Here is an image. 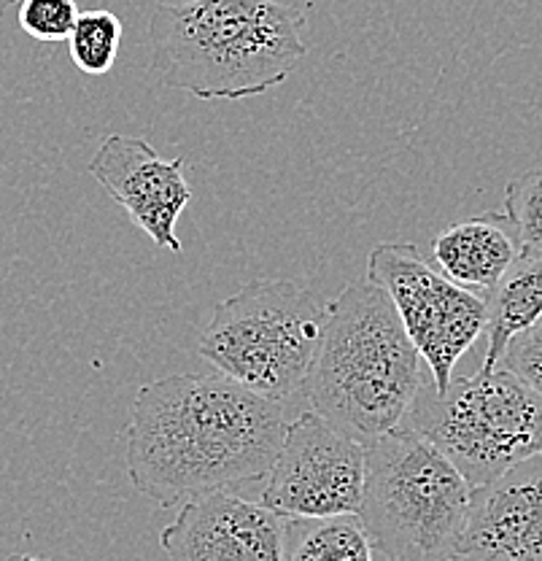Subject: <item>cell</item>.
Returning <instances> with one entry per match:
<instances>
[{"label": "cell", "mask_w": 542, "mask_h": 561, "mask_svg": "<svg viewBox=\"0 0 542 561\" xmlns=\"http://www.w3.org/2000/svg\"><path fill=\"white\" fill-rule=\"evenodd\" d=\"M281 402L221 373H181L143 383L125 426L132 489L160 507L262 481L281 448Z\"/></svg>", "instance_id": "cell-1"}, {"label": "cell", "mask_w": 542, "mask_h": 561, "mask_svg": "<svg viewBox=\"0 0 542 561\" xmlns=\"http://www.w3.org/2000/svg\"><path fill=\"white\" fill-rule=\"evenodd\" d=\"M305 11L278 0H181L151 11V70L197 101H243L308 55Z\"/></svg>", "instance_id": "cell-2"}, {"label": "cell", "mask_w": 542, "mask_h": 561, "mask_svg": "<svg viewBox=\"0 0 542 561\" xmlns=\"http://www.w3.org/2000/svg\"><path fill=\"white\" fill-rule=\"evenodd\" d=\"M422 362L387 291L354 280L330 302L302 394L319 416L370 443L402 426L422 391Z\"/></svg>", "instance_id": "cell-3"}, {"label": "cell", "mask_w": 542, "mask_h": 561, "mask_svg": "<svg viewBox=\"0 0 542 561\" xmlns=\"http://www.w3.org/2000/svg\"><path fill=\"white\" fill-rule=\"evenodd\" d=\"M359 522L387 561H433L457 553L470 483L427 437L397 426L365 443Z\"/></svg>", "instance_id": "cell-4"}, {"label": "cell", "mask_w": 542, "mask_h": 561, "mask_svg": "<svg viewBox=\"0 0 542 561\" xmlns=\"http://www.w3.org/2000/svg\"><path fill=\"white\" fill-rule=\"evenodd\" d=\"M330 302L295 280H252L214 306L197 354L217 373L273 402L302 391Z\"/></svg>", "instance_id": "cell-5"}, {"label": "cell", "mask_w": 542, "mask_h": 561, "mask_svg": "<svg viewBox=\"0 0 542 561\" xmlns=\"http://www.w3.org/2000/svg\"><path fill=\"white\" fill-rule=\"evenodd\" d=\"M402 426L427 437L477 489L542 454V394L505 367L477 370L442 391L422 386Z\"/></svg>", "instance_id": "cell-6"}, {"label": "cell", "mask_w": 542, "mask_h": 561, "mask_svg": "<svg viewBox=\"0 0 542 561\" xmlns=\"http://www.w3.org/2000/svg\"><path fill=\"white\" fill-rule=\"evenodd\" d=\"M367 280L383 289L407 337L433 373L435 391L453 378V367L486 332L488 306L435 271L413 243H381L367 256Z\"/></svg>", "instance_id": "cell-7"}, {"label": "cell", "mask_w": 542, "mask_h": 561, "mask_svg": "<svg viewBox=\"0 0 542 561\" xmlns=\"http://www.w3.org/2000/svg\"><path fill=\"white\" fill-rule=\"evenodd\" d=\"M365 443L316 411L300 413L284 430L260 505L278 518L357 516L365 489Z\"/></svg>", "instance_id": "cell-8"}, {"label": "cell", "mask_w": 542, "mask_h": 561, "mask_svg": "<svg viewBox=\"0 0 542 561\" xmlns=\"http://www.w3.org/2000/svg\"><path fill=\"white\" fill-rule=\"evenodd\" d=\"M184 165V157L165 160L143 138L108 136L97 146L87 173L130 214L157 249L181 254L184 243L176 236V221L192 201Z\"/></svg>", "instance_id": "cell-9"}, {"label": "cell", "mask_w": 542, "mask_h": 561, "mask_svg": "<svg viewBox=\"0 0 542 561\" xmlns=\"http://www.w3.org/2000/svg\"><path fill=\"white\" fill-rule=\"evenodd\" d=\"M168 561H284V518L227 491L184 502L160 531Z\"/></svg>", "instance_id": "cell-10"}, {"label": "cell", "mask_w": 542, "mask_h": 561, "mask_svg": "<svg viewBox=\"0 0 542 561\" xmlns=\"http://www.w3.org/2000/svg\"><path fill=\"white\" fill-rule=\"evenodd\" d=\"M457 553L470 561H542V454L470 491Z\"/></svg>", "instance_id": "cell-11"}, {"label": "cell", "mask_w": 542, "mask_h": 561, "mask_svg": "<svg viewBox=\"0 0 542 561\" xmlns=\"http://www.w3.org/2000/svg\"><path fill=\"white\" fill-rule=\"evenodd\" d=\"M433 256L448 280L488 300L521 249L505 214H481L437 232Z\"/></svg>", "instance_id": "cell-12"}, {"label": "cell", "mask_w": 542, "mask_h": 561, "mask_svg": "<svg viewBox=\"0 0 542 561\" xmlns=\"http://www.w3.org/2000/svg\"><path fill=\"white\" fill-rule=\"evenodd\" d=\"M486 306L488 346L481 370H494L507 341L542 316V256H518L503 284L492 291Z\"/></svg>", "instance_id": "cell-13"}, {"label": "cell", "mask_w": 542, "mask_h": 561, "mask_svg": "<svg viewBox=\"0 0 542 561\" xmlns=\"http://www.w3.org/2000/svg\"><path fill=\"white\" fill-rule=\"evenodd\" d=\"M372 551L359 516L284 522V561H376Z\"/></svg>", "instance_id": "cell-14"}, {"label": "cell", "mask_w": 542, "mask_h": 561, "mask_svg": "<svg viewBox=\"0 0 542 561\" xmlns=\"http://www.w3.org/2000/svg\"><path fill=\"white\" fill-rule=\"evenodd\" d=\"M122 46V20L114 11L90 9L79 11L68 51L73 66L87 76H103L116 66Z\"/></svg>", "instance_id": "cell-15"}, {"label": "cell", "mask_w": 542, "mask_h": 561, "mask_svg": "<svg viewBox=\"0 0 542 561\" xmlns=\"http://www.w3.org/2000/svg\"><path fill=\"white\" fill-rule=\"evenodd\" d=\"M505 216L521 254L542 256V168L516 175L507 184Z\"/></svg>", "instance_id": "cell-16"}, {"label": "cell", "mask_w": 542, "mask_h": 561, "mask_svg": "<svg viewBox=\"0 0 542 561\" xmlns=\"http://www.w3.org/2000/svg\"><path fill=\"white\" fill-rule=\"evenodd\" d=\"M79 5L76 0H20L16 22L38 44H62L71 38Z\"/></svg>", "instance_id": "cell-17"}, {"label": "cell", "mask_w": 542, "mask_h": 561, "mask_svg": "<svg viewBox=\"0 0 542 561\" xmlns=\"http://www.w3.org/2000/svg\"><path fill=\"white\" fill-rule=\"evenodd\" d=\"M497 367H505L518 381L542 394V316L507 341Z\"/></svg>", "instance_id": "cell-18"}, {"label": "cell", "mask_w": 542, "mask_h": 561, "mask_svg": "<svg viewBox=\"0 0 542 561\" xmlns=\"http://www.w3.org/2000/svg\"><path fill=\"white\" fill-rule=\"evenodd\" d=\"M5 561H51V559H41V557H25V553H16V557H9Z\"/></svg>", "instance_id": "cell-19"}, {"label": "cell", "mask_w": 542, "mask_h": 561, "mask_svg": "<svg viewBox=\"0 0 542 561\" xmlns=\"http://www.w3.org/2000/svg\"><path fill=\"white\" fill-rule=\"evenodd\" d=\"M433 561H470V559L462 557V553H448V557H440V559H433Z\"/></svg>", "instance_id": "cell-20"}, {"label": "cell", "mask_w": 542, "mask_h": 561, "mask_svg": "<svg viewBox=\"0 0 542 561\" xmlns=\"http://www.w3.org/2000/svg\"><path fill=\"white\" fill-rule=\"evenodd\" d=\"M14 3H16V0H0V16H3L5 11H9Z\"/></svg>", "instance_id": "cell-21"}]
</instances>
